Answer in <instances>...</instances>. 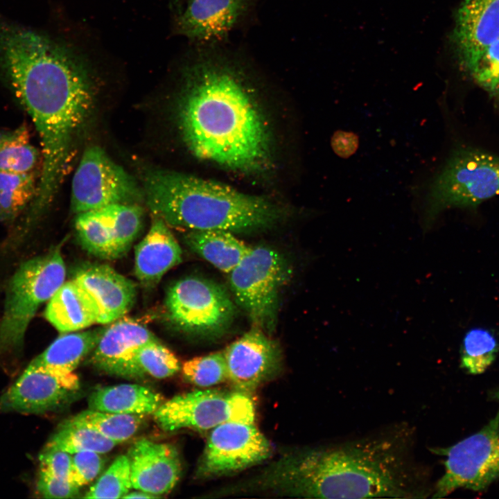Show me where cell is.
Returning <instances> with one entry per match:
<instances>
[{"label":"cell","instance_id":"obj_1","mask_svg":"<svg viewBox=\"0 0 499 499\" xmlns=\"http://www.w3.org/2000/svg\"><path fill=\"white\" fill-rule=\"evenodd\" d=\"M185 61L177 121L188 148L231 170L263 169L271 149L252 80L255 58L229 42L194 44Z\"/></svg>","mask_w":499,"mask_h":499},{"label":"cell","instance_id":"obj_2","mask_svg":"<svg viewBox=\"0 0 499 499\" xmlns=\"http://www.w3.org/2000/svg\"><path fill=\"white\" fill-rule=\"evenodd\" d=\"M0 68L38 132L42 166L30 207L41 215L67 172L73 142L94 103L87 67L49 37L0 21Z\"/></svg>","mask_w":499,"mask_h":499},{"label":"cell","instance_id":"obj_3","mask_svg":"<svg viewBox=\"0 0 499 499\" xmlns=\"http://www.w3.org/2000/svg\"><path fill=\"white\" fill-rule=\"evenodd\" d=\"M252 484L300 498L421 499L431 498L435 482L417 457L414 427L401 422L284 455Z\"/></svg>","mask_w":499,"mask_h":499},{"label":"cell","instance_id":"obj_4","mask_svg":"<svg viewBox=\"0 0 499 499\" xmlns=\"http://www.w3.org/2000/svg\"><path fill=\"white\" fill-rule=\"evenodd\" d=\"M142 189L153 216L190 231L251 232L272 227L281 216L279 208L263 197L171 170L147 171Z\"/></svg>","mask_w":499,"mask_h":499},{"label":"cell","instance_id":"obj_5","mask_svg":"<svg viewBox=\"0 0 499 499\" xmlns=\"http://www.w3.org/2000/svg\"><path fill=\"white\" fill-rule=\"evenodd\" d=\"M411 191L427 230L447 209L475 207L499 195V157L471 147L455 148Z\"/></svg>","mask_w":499,"mask_h":499},{"label":"cell","instance_id":"obj_6","mask_svg":"<svg viewBox=\"0 0 499 499\" xmlns=\"http://www.w3.org/2000/svg\"><path fill=\"white\" fill-rule=\"evenodd\" d=\"M66 268L59 247L23 261L7 283L0 319V356L23 348L37 309L64 283Z\"/></svg>","mask_w":499,"mask_h":499},{"label":"cell","instance_id":"obj_7","mask_svg":"<svg viewBox=\"0 0 499 499\" xmlns=\"http://www.w3.org/2000/svg\"><path fill=\"white\" fill-rule=\"evenodd\" d=\"M229 274L236 303L253 326L269 334L276 322L280 291L288 277L286 261L276 250L257 246L251 247Z\"/></svg>","mask_w":499,"mask_h":499},{"label":"cell","instance_id":"obj_8","mask_svg":"<svg viewBox=\"0 0 499 499\" xmlns=\"http://www.w3.org/2000/svg\"><path fill=\"white\" fill-rule=\"evenodd\" d=\"M444 456V472L435 482L432 498L458 489L480 491L499 479V410L481 430L448 447L429 449Z\"/></svg>","mask_w":499,"mask_h":499},{"label":"cell","instance_id":"obj_9","mask_svg":"<svg viewBox=\"0 0 499 499\" xmlns=\"http://www.w3.org/2000/svg\"><path fill=\"white\" fill-rule=\"evenodd\" d=\"M160 428L207 430L227 422L254 423V404L249 394L238 390H196L173 396L153 413Z\"/></svg>","mask_w":499,"mask_h":499},{"label":"cell","instance_id":"obj_10","mask_svg":"<svg viewBox=\"0 0 499 499\" xmlns=\"http://www.w3.org/2000/svg\"><path fill=\"white\" fill-rule=\"evenodd\" d=\"M165 305L170 319L188 333L216 336L230 326L236 307L227 290L204 278L181 279L168 288Z\"/></svg>","mask_w":499,"mask_h":499},{"label":"cell","instance_id":"obj_11","mask_svg":"<svg viewBox=\"0 0 499 499\" xmlns=\"http://www.w3.org/2000/svg\"><path fill=\"white\" fill-rule=\"evenodd\" d=\"M143 200L142 188L100 147L91 146L84 151L72 180L73 213L114 204H139Z\"/></svg>","mask_w":499,"mask_h":499},{"label":"cell","instance_id":"obj_12","mask_svg":"<svg viewBox=\"0 0 499 499\" xmlns=\"http://www.w3.org/2000/svg\"><path fill=\"white\" fill-rule=\"evenodd\" d=\"M263 0H174L175 28L194 44L230 42L256 17Z\"/></svg>","mask_w":499,"mask_h":499},{"label":"cell","instance_id":"obj_13","mask_svg":"<svg viewBox=\"0 0 499 499\" xmlns=\"http://www.w3.org/2000/svg\"><path fill=\"white\" fill-rule=\"evenodd\" d=\"M272 448L254 423L227 422L212 429L195 477L208 478L240 471L269 458Z\"/></svg>","mask_w":499,"mask_h":499},{"label":"cell","instance_id":"obj_14","mask_svg":"<svg viewBox=\"0 0 499 499\" xmlns=\"http://www.w3.org/2000/svg\"><path fill=\"white\" fill-rule=\"evenodd\" d=\"M223 351L228 379L236 390L247 394L276 376L281 366L279 345L259 327L252 326Z\"/></svg>","mask_w":499,"mask_h":499},{"label":"cell","instance_id":"obj_15","mask_svg":"<svg viewBox=\"0 0 499 499\" xmlns=\"http://www.w3.org/2000/svg\"><path fill=\"white\" fill-rule=\"evenodd\" d=\"M499 37V0H462L450 40L457 63L467 76Z\"/></svg>","mask_w":499,"mask_h":499},{"label":"cell","instance_id":"obj_16","mask_svg":"<svg viewBox=\"0 0 499 499\" xmlns=\"http://www.w3.org/2000/svg\"><path fill=\"white\" fill-rule=\"evenodd\" d=\"M78 387L79 379L61 378L28 364L0 395V413L41 414L57 410Z\"/></svg>","mask_w":499,"mask_h":499},{"label":"cell","instance_id":"obj_17","mask_svg":"<svg viewBox=\"0 0 499 499\" xmlns=\"http://www.w3.org/2000/svg\"><path fill=\"white\" fill-rule=\"evenodd\" d=\"M157 340L144 325L123 317L103 328L89 360L96 369L108 375L128 379L143 378L135 356L142 346Z\"/></svg>","mask_w":499,"mask_h":499},{"label":"cell","instance_id":"obj_18","mask_svg":"<svg viewBox=\"0 0 499 499\" xmlns=\"http://www.w3.org/2000/svg\"><path fill=\"white\" fill-rule=\"evenodd\" d=\"M127 455L134 489L160 498L170 492L180 478V455L170 444L141 439L133 444Z\"/></svg>","mask_w":499,"mask_h":499},{"label":"cell","instance_id":"obj_19","mask_svg":"<svg viewBox=\"0 0 499 499\" xmlns=\"http://www.w3.org/2000/svg\"><path fill=\"white\" fill-rule=\"evenodd\" d=\"M73 279L95 306L98 323L108 324L124 317L133 307L136 286L105 264H89L77 270Z\"/></svg>","mask_w":499,"mask_h":499},{"label":"cell","instance_id":"obj_20","mask_svg":"<svg viewBox=\"0 0 499 499\" xmlns=\"http://www.w3.org/2000/svg\"><path fill=\"white\" fill-rule=\"evenodd\" d=\"M181 261V247L168 225L153 216L149 231L135 248L137 278L146 286H155L164 274Z\"/></svg>","mask_w":499,"mask_h":499},{"label":"cell","instance_id":"obj_21","mask_svg":"<svg viewBox=\"0 0 499 499\" xmlns=\"http://www.w3.org/2000/svg\"><path fill=\"white\" fill-rule=\"evenodd\" d=\"M102 331L62 333L29 365L61 378L78 379L73 371L94 349Z\"/></svg>","mask_w":499,"mask_h":499},{"label":"cell","instance_id":"obj_22","mask_svg":"<svg viewBox=\"0 0 499 499\" xmlns=\"http://www.w3.org/2000/svg\"><path fill=\"white\" fill-rule=\"evenodd\" d=\"M44 317L61 333L79 331L98 323L95 306L73 279L64 281L49 300Z\"/></svg>","mask_w":499,"mask_h":499},{"label":"cell","instance_id":"obj_23","mask_svg":"<svg viewBox=\"0 0 499 499\" xmlns=\"http://www.w3.org/2000/svg\"><path fill=\"white\" fill-rule=\"evenodd\" d=\"M164 402L162 396L137 384L98 388L88 399L89 409L124 414H152Z\"/></svg>","mask_w":499,"mask_h":499},{"label":"cell","instance_id":"obj_24","mask_svg":"<svg viewBox=\"0 0 499 499\" xmlns=\"http://www.w3.org/2000/svg\"><path fill=\"white\" fill-rule=\"evenodd\" d=\"M184 241L194 252L225 273L235 268L252 247L224 230L190 231Z\"/></svg>","mask_w":499,"mask_h":499},{"label":"cell","instance_id":"obj_25","mask_svg":"<svg viewBox=\"0 0 499 499\" xmlns=\"http://www.w3.org/2000/svg\"><path fill=\"white\" fill-rule=\"evenodd\" d=\"M35 173L0 172V222L14 223L33 202L37 189Z\"/></svg>","mask_w":499,"mask_h":499},{"label":"cell","instance_id":"obj_26","mask_svg":"<svg viewBox=\"0 0 499 499\" xmlns=\"http://www.w3.org/2000/svg\"><path fill=\"white\" fill-rule=\"evenodd\" d=\"M40 157L25 124L0 132V172L33 173Z\"/></svg>","mask_w":499,"mask_h":499},{"label":"cell","instance_id":"obj_27","mask_svg":"<svg viewBox=\"0 0 499 499\" xmlns=\"http://www.w3.org/2000/svg\"><path fill=\"white\" fill-rule=\"evenodd\" d=\"M144 415L116 414L88 409L64 421L94 430L120 444L133 437L143 423Z\"/></svg>","mask_w":499,"mask_h":499},{"label":"cell","instance_id":"obj_28","mask_svg":"<svg viewBox=\"0 0 499 499\" xmlns=\"http://www.w3.org/2000/svg\"><path fill=\"white\" fill-rule=\"evenodd\" d=\"M75 228L80 244L89 254L103 259L117 258L110 228L100 209L77 214Z\"/></svg>","mask_w":499,"mask_h":499},{"label":"cell","instance_id":"obj_29","mask_svg":"<svg viewBox=\"0 0 499 499\" xmlns=\"http://www.w3.org/2000/svg\"><path fill=\"white\" fill-rule=\"evenodd\" d=\"M117 444L94 430L62 422L44 449L62 450L71 455L82 451L105 454Z\"/></svg>","mask_w":499,"mask_h":499},{"label":"cell","instance_id":"obj_30","mask_svg":"<svg viewBox=\"0 0 499 499\" xmlns=\"http://www.w3.org/2000/svg\"><path fill=\"white\" fill-rule=\"evenodd\" d=\"M100 210L110 228L118 258L127 252L137 237L143 209L139 204H114Z\"/></svg>","mask_w":499,"mask_h":499},{"label":"cell","instance_id":"obj_31","mask_svg":"<svg viewBox=\"0 0 499 499\" xmlns=\"http://www.w3.org/2000/svg\"><path fill=\"white\" fill-rule=\"evenodd\" d=\"M498 351L499 343L489 330L471 329L462 341L460 366L470 374H482L493 362Z\"/></svg>","mask_w":499,"mask_h":499},{"label":"cell","instance_id":"obj_32","mask_svg":"<svg viewBox=\"0 0 499 499\" xmlns=\"http://www.w3.org/2000/svg\"><path fill=\"white\" fill-rule=\"evenodd\" d=\"M132 488L128 455L118 456L98 478L85 498H123Z\"/></svg>","mask_w":499,"mask_h":499},{"label":"cell","instance_id":"obj_33","mask_svg":"<svg viewBox=\"0 0 499 499\" xmlns=\"http://www.w3.org/2000/svg\"><path fill=\"white\" fill-rule=\"evenodd\" d=\"M182 371L187 381L202 387H210L228 379L224 351L188 360L183 363Z\"/></svg>","mask_w":499,"mask_h":499},{"label":"cell","instance_id":"obj_34","mask_svg":"<svg viewBox=\"0 0 499 499\" xmlns=\"http://www.w3.org/2000/svg\"><path fill=\"white\" fill-rule=\"evenodd\" d=\"M135 362L143 376L159 379L173 376L180 369L177 358L159 340L142 346L135 356Z\"/></svg>","mask_w":499,"mask_h":499},{"label":"cell","instance_id":"obj_35","mask_svg":"<svg viewBox=\"0 0 499 499\" xmlns=\"http://www.w3.org/2000/svg\"><path fill=\"white\" fill-rule=\"evenodd\" d=\"M468 77L489 96L499 112V37L484 50Z\"/></svg>","mask_w":499,"mask_h":499},{"label":"cell","instance_id":"obj_36","mask_svg":"<svg viewBox=\"0 0 499 499\" xmlns=\"http://www.w3.org/2000/svg\"><path fill=\"white\" fill-rule=\"evenodd\" d=\"M105 458L102 453L82 451L72 455L69 480L81 487L91 482L103 469Z\"/></svg>","mask_w":499,"mask_h":499},{"label":"cell","instance_id":"obj_37","mask_svg":"<svg viewBox=\"0 0 499 499\" xmlns=\"http://www.w3.org/2000/svg\"><path fill=\"white\" fill-rule=\"evenodd\" d=\"M36 488L38 493L45 498H73L80 493V487L69 480L60 479L39 472Z\"/></svg>","mask_w":499,"mask_h":499},{"label":"cell","instance_id":"obj_38","mask_svg":"<svg viewBox=\"0 0 499 499\" xmlns=\"http://www.w3.org/2000/svg\"><path fill=\"white\" fill-rule=\"evenodd\" d=\"M72 455L58 450L44 449L39 455V472L55 478L69 480Z\"/></svg>","mask_w":499,"mask_h":499},{"label":"cell","instance_id":"obj_39","mask_svg":"<svg viewBox=\"0 0 499 499\" xmlns=\"http://www.w3.org/2000/svg\"><path fill=\"white\" fill-rule=\"evenodd\" d=\"M331 144L338 156L348 158L356 152L359 146V137L351 132L338 130L332 135Z\"/></svg>","mask_w":499,"mask_h":499},{"label":"cell","instance_id":"obj_40","mask_svg":"<svg viewBox=\"0 0 499 499\" xmlns=\"http://www.w3.org/2000/svg\"><path fill=\"white\" fill-rule=\"evenodd\" d=\"M159 498L157 496L152 495L151 493L141 491V490H137L134 491L129 492L128 494H126L123 498Z\"/></svg>","mask_w":499,"mask_h":499},{"label":"cell","instance_id":"obj_41","mask_svg":"<svg viewBox=\"0 0 499 499\" xmlns=\"http://www.w3.org/2000/svg\"><path fill=\"white\" fill-rule=\"evenodd\" d=\"M493 396L495 399L499 400V391L494 393Z\"/></svg>","mask_w":499,"mask_h":499}]
</instances>
